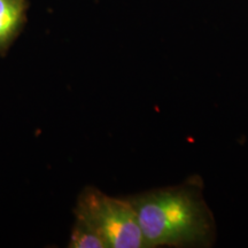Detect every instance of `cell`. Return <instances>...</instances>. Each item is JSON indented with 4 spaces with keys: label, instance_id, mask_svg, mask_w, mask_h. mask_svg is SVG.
I'll use <instances>...</instances> for the list:
<instances>
[{
    "label": "cell",
    "instance_id": "cell-4",
    "mask_svg": "<svg viewBox=\"0 0 248 248\" xmlns=\"http://www.w3.org/2000/svg\"><path fill=\"white\" fill-rule=\"evenodd\" d=\"M69 247L73 248H108L98 232L82 221L76 219L71 231Z\"/></svg>",
    "mask_w": 248,
    "mask_h": 248
},
{
    "label": "cell",
    "instance_id": "cell-1",
    "mask_svg": "<svg viewBox=\"0 0 248 248\" xmlns=\"http://www.w3.org/2000/svg\"><path fill=\"white\" fill-rule=\"evenodd\" d=\"M147 247L197 243L207 235L208 217L184 190H161L130 199Z\"/></svg>",
    "mask_w": 248,
    "mask_h": 248
},
{
    "label": "cell",
    "instance_id": "cell-2",
    "mask_svg": "<svg viewBox=\"0 0 248 248\" xmlns=\"http://www.w3.org/2000/svg\"><path fill=\"white\" fill-rule=\"evenodd\" d=\"M75 215L76 219L98 232L108 248L147 247L130 200L117 199L89 187L78 198Z\"/></svg>",
    "mask_w": 248,
    "mask_h": 248
},
{
    "label": "cell",
    "instance_id": "cell-3",
    "mask_svg": "<svg viewBox=\"0 0 248 248\" xmlns=\"http://www.w3.org/2000/svg\"><path fill=\"white\" fill-rule=\"evenodd\" d=\"M28 8V0H0V55L7 53L22 31Z\"/></svg>",
    "mask_w": 248,
    "mask_h": 248
}]
</instances>
